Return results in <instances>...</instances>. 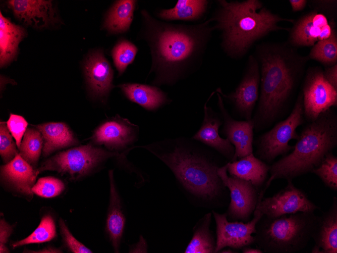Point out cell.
Segmentation results:
<instances>
[{
    "instance_id": "3",
    "label": "cell",
    "mask_w": 337,
    "mask_h": 253,
    "mask_svg": "<svg viewBox=\"0 0 337 253\" xmlns=\"http://www.w3.org/2000/svg\"><path fill=\"white\" fill-rule=\"evenodd\" d=\"M216 3L210 19L214 30L220 32L222 49L233 59H242L254 43L272 32L289 31L280 22L295 21L272 13L259 0H218Z\"/></svg>"
},
{
    "instance_id": "27",
    "label": "cell",
    "mask_w": 337,
    "mask_h": 253,
    "mask_svg": "<svg viewBox=\"0 0 337 253\" xmlns=\"http://www.w3.org/2000/svg\"><path fill=\"white\" fill-rule=\"evenodd\" d=\"M209 2L207 0H179L174 8L160 10L156 15L165 20L197 21L206 13Z\"/></svg>"
},
{
    "instance_id": "19",
    "label": "cell",
    "mask_w": 337,
    "mask_h": 253,
    "mask_svg": "<svg viewBox=\"0 0 337 253\" xmlns=\"http://www.w3.org/2000/svg\"><path fill=\"white\" fill-rule=\"evenodd\" d=\"M7 4L14 15L26 25L44 28L57 21L51 1L11 0Z\"/></svg>"
},
{
    "instance_id": "6",
    "label": "cell",
    "mask_w": 337,
    "mask_h": 253,
    "mask_svg": "<svg viewBox=\"0 0 337 253\" xmlns=\"http://www.w3.org/2000/svg\"><path fill=\"white\" fill-rule=\"evenodd\" d=\"M317 217L314 212H298L276 218L263 216L256 224L255 243L268 253H294L312 239Z\"/></svg>"
},
{
    "instance_id": "31",
    "label": "cell",
    "mask_w": 337,
    "mask_h": 253,
    "mask_svg": "<svg viewBox=\"0 0 337 253\" xmlns=\"http://www.w3.org/2000/svg\"><path fill=\"white\" fill-rule=\"evenodd\" d=\"M307 56L309 60L316 61L324 67L337 64V31L327 39L317 42Z\"/></svg>"
},
{
    "instance_id": "13",
    "label": "cell",
    "mask_w": 337,
    "mask_h": 253,
    "mask_svg": "<svg viewBox=\"0 0 337 253\" xmlns=\"http://www.w3.org/2000/svg\"><path fill=\"white\" fill-rule=\"evenodd\" d=\"M217 173L230 192L231 201L227 210V218L247 221L257 206V188L251 182L227 174V164L219 167Z\"/></svg>"
},
{
    "instance_id": "35",
    "label": "cell",
    "mask_w": 337,
    "mask_h": 253,
    "mask_svg": "<svg viewBox=\"0 0 337 253\" xmlns=\"http://www.w3.org/2000/svg\"><path fill=\"white\" fill-rule=\"evenodd\" d=\"M65 189L64 183L53 177L39 178L32 187L33 193L42 197L51 198L61 194Z\"/></svg>"
},
{
    "instance_id": "40",
    "label": "cell",
    "mask_w": 337,
    "mask_h": 253,
    "mask_svg": "<svg viewBox=\"0 0 337 253\" xmlns=\"http://www.w3.org/2000/svg\"><path fill=\"white\" fill-rule=\"evenodd\" d=\"M13 231L12 226L4 218L0 220V252L8 253L10 250L7 246L9 238Z\"/></svg>"
},
{
    "instance_id": "8",
    "label": "cell",
    "mask_w": 337,
    "mask_h": 253,
    "mask_svg": "<svg viewBox=\"0 0 337 253\" xmlns=\"http://www.w3.org/2000/svg\"><path fill=\"white\" fill-rule=\"evenodd\" d=\"M114 153L91 144L73 147L59 152L48 158L37 169L39 173L45 171H56L77 180L92 171Z\"/></svg>"
},
{
    "instance_id": "44",
    "label": "cell",
    "mask_w": 337,
    "mask_h": 253,
    "mask_svg": "<svg viewBox=\"0 0 337 253\" xmlns=\"http://www.w3.org/2000/svg\"><path fill=\"white\" fill-rule=\"evenodd\" d=\"M243 253H262L263 250L259 248H252L248 246H245L242 248Z\"/></svg>"
},
{
    "instance_id": "39",
    "label": "cell",
    "mask_w": 337,
    "mask_h": 253,
    "mask_svg": "<svg viewBox=\"0 0 337 253\" xmlns=\"http://www.w3.org/2000/svg\"><path fill=\"white\" fill-rule=\"evenodd\" d=\"M308 4L312 10L323 14L329 20L336 19V0H310Z\"/></svg>"
},
{
    "instance_id": "2",
    "label": "cell",
    "mask_w": 337,
    "mask_h": 253,
    "mask_svg": "<svg viewBox=\"0 0 337 253\" xmlns=\"http://www.w3.org/2000/svg\"><path fill=\"white\" fill-rule=\"evenodd\" d=\"M260 92L252 119L256 131L271 124L289 104L309 60L286 42H266L256 46Z\"/></svg>"
},
{
    "instance_id": "38",
    "label": "cell",
    "mask_w": 337,
    "mask_h": 253,
    "mask_svg": "<svg viewBox=\"0 0 337 253\" xmlns=\"http://www.w3.org/2000/svg\"><path fill=\"white\" fill-rule=\"evenodd\" d=\"M6 124L19 148L22 140V137L27 129L28 124L27 121L20 115L10 114Z\"/></svg>"
},
{
    "instance_id": "26",
    "label": "cell",
    "mask_w": 337,
    "mask_h": 253,
    "mask_svg": "<svg viewBox=\"0 0 337 253\" xmlns=\"http://www.w3.org/2000/svg\"><path fill=\"white\" fill-rule=\"evenodd\" d=\"M26 34L22 27L12 23L0 14V65L3 67L16 57L18 45Z\"/></svg>"
},
{
    "instance_id": "12",
    "label": "cell",
    "mask_w": 337,
    "mask_h": 253,
    "mask_svg": "<svg viewBox=\"0 0 337 253\" xmlns=\"http://www.w3.org/2000/svg\"><path fill=\"white\" fill-rule=\"evenodd\" d=\"M260 73L259 63L254 55L249 56L242 78L234 91L224 94L220 88L216 91L231 103L245 120H252L253 110L259 98Z\"/></svg>"
},
{
    "instance_id": "23",
    "label": "cell",
    "mask_w": 337,
    "mask_h": 253,
    "mask_svg": "<svg viewBox=\"0 0 337 253\" xmlns=\"http://www.w3.org/2000/svg\"><path fill=\"white\" fill-rule=\"evenodd\" d=\"M108 175L110 197L105 229L115 251L118 252L125 229V217L122 210L120 196L115 184L113 170L109 171Z\"/></svg>"
},
{
    "instance_id": "29",
    "label": "cell",
    "mask_w": 337,
    "mask_h": 253,
    "mask_svg": "<svg viewBox=\"0 0 337 253\" xmlns=\"http://www.w3.org/2000/svg\"><path fill=\"white\" fill-rule=\"evenodd\" d=\"M211 216V213H208L197 222L193 229L192 237L184 252H215L216 240L210 229Z\"/></svg>"
},
{
    "instance_id": "41",
    "label": "cell",
    "mask_w": 337,
    "mask_h": 253,
    "mask_svg": "<svg viewBox=\"0 0 337 253\" xmlns=\"http://www.w3.org/2000/svg\"><path fill=\"white\" fill-rule=\"evenodd\" d=\"M323 74L329 84L337 89V64L324 67Z\"/></svg>"
},
{
    "instance_id": "42",
    "label": "cell",
    "mask_w": 337,
    "mask_h": 253,
    "mask_svg": "<svg viewBox=\"0 0 337 253\" xmlns=\"http://www.w3.org/2000/svg\"><path fill=\"white\" fill-rule=\"evenodd\" d=\"M289 2L291 5L292 11L294 12L303 10L308 4L307 0H290Z\"/></svg>"
},
{
    "instance_id": "20",
    "label": "cell",
    "mask_w": 337,
    "mask_h": 253,
    "mask_svg": "<svg viewBox=\"0 0 337 253\" xmlns=\"http://www.w3.org/2000/svg\"><path fill=\"white\" fill-rule=\"evenodd\" d=\"M204 105V118L202 124L192 138L214 148L231 161L235 154V147L227 138L221 137L218 133L223 123L218 115L207 105Z\"/></svg>"
},
{
    "instance_id": "11",
    "label": "cell",
    "mask_w": 337,
    "mask_h": 253,
    "mask_svg": "<svg viewBox=\"0 0 337 253\" xmlns=\"http://www.w3.org/2000/svg\"><path fill=\"white\" fill-rule=\"evenodd\" d=\"M336 31L335 21L329 20L323 14L312 10L295 20L286 42L297 49L313 46Z\"/></svg>"
},
{
    "instance_id": "21",
    "label": "cell",
    "mask_w": 337,
    "mask_h": 253,
    "mask_svg": "<svg viewBox=\"0 0 337 253\" xmlns=\"http://www.w3.org/2000/svg\"><path fill=\"white\" fill-rule=\"evenodd\" d=\"M312 238V253H337V197L333 198L329 209L317 216Z\"/></svg>"
},
{
    "instance_id": "7",
    "label": "cell",
    "mask_w": 337,
    "mask_h": 253,
    "mask_svg": "<svg viewBox=\"0 0 337 253\" xmlns=\"http://www.w3.org/2000/svg\"><path fill=\"white\" fill-rule=\"evenodd\" d=\"M304 120L303 95L300 91L290 115L256 140L257 156L263 162L270 163L279 155L292 150L294 146L289 143L299 138L296 129Z\"/></svg>"
},
{
    "instance_id": "28",
    "label": "cell",
    "mask_w": 337,
    "mask_h": 253,
    "mask_svg": "<svg viewBox=\"0 0 337 253\" xmlns=\"http://www.w3.org/2000/svg\"><path fill=\"white\" fill-rule=\"evenodd\" d=\"M136 3L134 0L116 1L106 15L103 27L114 34L127 31L133 19Z\"/></svg>"
},
{
    "instance_id": "30",
    "label": "cell",
    "mask_w": 337,
    "mask_h": 253,
    "mask_svg": "<svg viewBox=\"0 0 337 253\" xmlns=\"http://www.w3.org/2000/svg\"><path fill=\"white\" fill-rule=\"evenodd\" d=\"M43 139L38 129L27 128L19 148L21 157L33 168L37 165L42 151Z\"/></svg>"
},
{
    "instance_id": "1",
    "label": "cell",
    "mask_w": 337,
    "mask_h": 253,
    "mask_svg": "<svg viewBox=\"0 0 337 253\" xmlns=\"http://www.w3.org/2000/svg\"><path fill=\"white\" fill-rule=\"evenodd\" d=\"M141 13L154 84L172 85L200 67L214 31L210 18L194 25L175 24L156 19L145 10Z\"/></svg>"
},
{
    "instance_id": "18",
    "label": "cell",
    "mask_w": 337,
    "mask_h": 253,
    "mask_svg": "<svg viewBox=\"0 0 337 253\" xmlns=\"http://www.w3.org/2000/svg\"><path fill=\"white\" fill-rule=\"evenodd\" d=\"M136 135V126L127 119L116 116L99 126L92 140L111 149H121L132 143Z\"/></svg>"
},
{
    "instance_id": "17",
    "label": "cell",
    "mask_w": 337,
    "mask_h": 253,
    "mask_svg": "<svg viewBox=\"0 0 337 253\" xmlns=\"http://www.w3.org/2000/svg\"><path fill=\"white\" fill-rule=\"evenodd\" d=\"M84 72L91 94L99 98L106 96L113 86V71L102 52L95 51L87 56Z\"/></svg>"
},
{
    "instance_id": "45",
    "label": "cell",
    "mask_w": 337,
    "mask_h": 253,
    "mask_svg": "<svg viewBox=\"0 0 337 253\" xmlns=\"http://www.w3.org/2000/svg\"><path fill=\"white\" fill-rule=\"evenodd\" d=\"M219 252H221V253H233V252H236L235 251L232 250L230 247L224 249L223 248L221 250L219 251Z\"/></svg>"
},
{
    "instance_id": "4",
    "label": "cell",
    "mask_w": 337,
    "mask_h": 253,
    "mask_svg": "<svg viewBox=\"0 0 337 253\" xmlns=\"http://www.w3.org/2000/svg\"><path fill=\"white\" fill-rule=\"evenodd\" d=\"M153 144L146 148L172 171L190 194L205 201L220 197L226 189L217 173L218 165L195 147L178 140Z\"/></svg>"
},
{
    "instance_id": "37",
    "label": "cell",
    "mask_w": 337,
    "mask_h": 253,
    "mask_svg": "<svg viewBox=\"0 0 337 253\" xmlns=\"http://www.w3.org/2000/svg\"><path fill=\"white\" fill-rule=\"evenodd\" d=\"M60 233L63 241L68 249L74 253H91L90 249L78 241L71 233L62 219L59 222Z\"/></svg>"
},
{
    "instance_id": "32",
    "label": "cell",
    "mask_w": 337,
    "mask_h": 253,
    "mask_svg": "<svg viewBox=\"0 0 337 253\" xmlns=\"http://www.w3.org/2000/svg\"><path fill=\"white\" fill-rule=\"evenodd\" d=\"M57 236L56 225L50 215H44L38 227L27 237L12 244L13 248L29 244H39L53 239Z\"/></svg>"
},
{
    "instance_id": "33",
    "label": "cell",
    "mask_w": 337,
    "mask_h": 253,
    "mask_svg": "<svg viewBox=\"0 0 337 253\" xmlns=\"http://www.w3.org/2000/svg\"><path fill=\"white\" fill-rule=\"evenodd\" d=\"M137 51L136 46L126 39L120 40L114 47L111 56L119 76L133 62Z\"/></svg>"
},
{
    "instance_id": "22",
    "label": "cell",
    "mask_w": 337,
    "mask_h": 253,
    "mask_svg": "<svg viewBox=\"0 0 337 253\" xmlns=\"http://www.w3.org/2000/svg\"><path fill=\"white\" fill-rule=\"evenodd\" d=\"M269 169L270 166L253 153L227 163V171L231 176L248 181L257 188L265 182Z\"/></svg>"
},
{
    "instance_id": "43",
    "label": "cell",
    "mask_w": 337,
    "mask_h": 253,
    "mask_svg": "<svg viewBox=\"0 0 337 253\" xmlns=\"http://www.w3.org/2000/svg\"><path fill=\"white\" fill-rule=\"evenodd\" d=\"M23 252H35V253H61L63 252L60 248L51 246L44 247L38 250H25Z\"/></svg>"
},
{
    "instance_id": "36",
    "label": "cell",
    "mask_w": 337,
    "mask_h": 253,
    "mask_svg": "<svg viewBox=\"0 0 337 253\" xmlns=\"http://www.w3.org/2000/svg\"><path fill=\"white\" fill-rule=\"evenodd\" d=\"M12 137L7 124L1 122L0 155L5 164L10 162L19 154Z\"/></svg>"
},
{
    "instance_id": "25",
    "label": "cell",
    "mask_w": 337,
    "mask_h": 253,
    "mask_svg": "<svg viewBox=\"0 0 337 253\" xmlns=\"http://www.w3.org/2000/svg\"><path fill=\"white\" fill-rule=\"evenodd\" d=\"M125 96L149 111H154L169 103L167 95L157 87L137 83L119 86Z\"/></svg>"
},
{
    "instance_id": "24",
    "label": "cell",
    "mask_w": 337,
    "mask_h": 253,
    "mask_svg": "<svg viewBox=\"0 0 337 253\" xmlns=\"http://www.w3.org/2000/svg\"><path fill=\"white\" fill-rule=\"evenodd\" d=\"M43 139L42 155L47 157L55 150L74 145L78 140L68 125L63 122H48L36 126Z\"/></svg>"
},
{
    "instance_id": "9",
    "label": "cell",
    "mask_w": 337,
    "mask_h": 253,
    "mask_svg": "<svg viewBox=\"0 0 337 253\" xmlns=\"http://www.w3.org/2000/svg\"><path fill=\"white\" fill-rule=\"evenodd\" d=\"M301 91L304 118L308 122L337 106V89L326 80L321 67L312 66L307 69Z\"/></svg>"
},
{
    "instance_id": "16",
    "label": "cell",
    "mask_w": 337,
    "mask_h": 253,
    "mask_svg": "<svg viewBox=\"0 0 337 253\" xmlns=\"http://www.w3.org/2000/svg\"><path fill=\"white\" fill-rule=\"evenodd\" d=\"M39 173L23 159L19 154L10 162L1 166V177L3 182L12 191L31 198L32 189Z\"/></svg>"
},
{
    "instance_id": "15",
    "label": "cell",
    "mask_w": 337,
    "mask_h": 253,
    "mask_svg": "<svg viewBox=\"0 0 337 253\" xmlns=\"http://www.w3.org/2000/svg\"><path fill=\"white\" fill-rule=\"evenodd\" d=\"M217 105L223 119L222 133L235 147L232 160L236 161L253 153V129L252 120L237 121L229 114L223 98L217 93Z\"/></svg>"
},
{
    "instance_id": "14",
    "label": "cell",
    "mask_w": 337,
    "mask_h": 253,
    "mask_svg": "<svg viewBox=\"0 0 337 253\" xmlns=\"http://www.w3.org/2000/svg\"><path fill=\"white\" fill-rule=\"evenodd\" d=\"M216 223V247L215 252H219L225 247L235 249L242 248L255 243V236L257 223L263 215L255 209L254 218L248 222H230L226 213L219 214L212 211Z\"/></svg>"
},
{
    "instance_id": "5",
    "label": "cell",
    "mask_w": 337,
    "mask_h": 253,
    "mask_svg": "<svg viewBox=\"0 0 337 253\" xmlns=\"http://www.w3.org/2000/svg\"><path fill=\"white\" fill-rule=\"evenodd\" d=\"M337 146V115L332 109L309 122L288 155L270 166V176L262 190L264 194L272 181L277 179L292 180L311 172Z\"/></svg>"
},
{
    "instance_id": "34",
    "label": "cell",
    "mask_w": 337,
    "mask_h": 253,
    "mask_svg": "<svg viewBox=\"0 0 337 253\" xmlns=\"http://www.w3.org/2000/svg\"><path fill=\"white\" fill-rule=\"evenodd\" d=\"M311 173L316 175L326 186L337 190V157L332 153L327 155Z\"/></svg>"
},
{
    "instance_id": "10",
    "label": "cell",
    "mask_w": 337,
    "mask_h": 253,
    "mask_svg": "<svg viewBox=\"0 0 337 253\" xmlns=\"http://www.w3.org/2000/svg\"><path fill=\"white\" fill-rule=\"evenodd\" d=\"M287 181V185L271 197L262 199L264 194L260 192L255 209L263 216L276 218L298 212H314L319 209L303 190L293 184L292 180Z\"/></svg>"
}]
</instances>
